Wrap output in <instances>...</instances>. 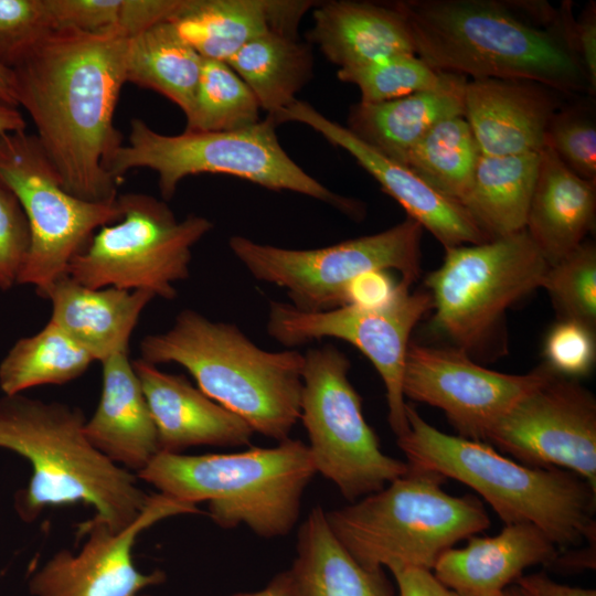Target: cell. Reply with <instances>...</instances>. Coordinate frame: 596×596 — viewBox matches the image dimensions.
I'll use <instances>...</instances> for the list:
<instances>
[{
	"instance_id": "obj_4",
	"label": "cell",
	"mask_w": 596,
	"mask_h": 596,
	"mask_svg": "<svg viewBox=\"0 0 596 596\" xmlns=\"http://www.w3.org/2000/svg\"><path fill=\"white\" fill-rule=\"evenodd\" d=\"M140 359L178 363L210 398L254 430L281 441L300 418L304 354L267 351L236 324L184 309L171 328L146 336Z\"/></svg>"
},
{
	"instance_id": "obj_26",
	"label": "cell",
	"mask_w": 596,
	"mask_h": 596,
	"mask_svg": "<svg viewBox=\"0 0 596 596\" xmlns=\"http://www.w3.org/2000/svg\"><path fill=\"white\" fill-rule=\"evenodd\" d=\"M595 213L596 183L574 173L544 146L524 230L550 266L585 241Z\"/></svg>"
},
{
	"instance_id": "obj_10",
	"label": "cell",
	"mask_w": 596,
	"mask_h": 596,
	"mask_svg": "<svg viewBox=\"0 0 596 596\" xmlns=\"http://www.w3.org/2000/svg\"><path fill=\"white\" fill-rule=\"evenodd\" d=\"M121 217L92 236L67 275L89 288L147 290L174 299V284L190 274L192 247L213 224L204 216L179 221L166 201L143 193L118 195Z\"/></svg>"
},
{
	"instance_id": "obj_29",
	"label": "cell",
	"mask_w": 596,
	"mask_h": 596,
	"mask_svg": "<svg viewBox=\"0 0 596 596\" xmlns=\"http://www.w3.org/2000/svg\"><path fill=\"white\" fill-rule=\"evenodd\" d=\"M539 164L540 152L480 155L461 205L490 240L525 228Z\"/></svg>"
},
{
	"instance_id": "obj_45",
	"label": "cell",
	"mask_w": 596,
	"mask_h": 596,
	"mask_svg": "<svg viewBox=\"0 0 596 596\" xmlns=\"http://www.w3.org/2000/svg\"><path fill=\"white\" fill-rule=\"evenodd\" d=\"M397 585L396 596H449V590L432 571L406 567L392 572Z\"/></svg>"
},
{
	"instance_id": "obj_13",
	"label": "cell",
	"mask_w": 596,
	"mask_h": 596,
	"mask_svg": "<svg viewBox=\"0 0 596 596\" xmlns=\"http://www.w3.org/2000/svg\"><path fill=\"white\" fill-rule=\"evenodd\" d=\"M0 182L17 196L30 227L18 284L34 286L40 297L67 275L94 232L123 214L117 199L91 202L67 192L36 136L25 130L0 136Z\"/></svg>"
},
{
	"instance_id": "obj_16",
	"label": "cell",
	"mask_w": 596,
	"mask_h": 596,
	"mask_svg": "<svg viewBox=\"0 0 596 596\" xmlns=\"http://www.w3.org/2000/svg\"><path fill=\"white\" fill-rule=\"evenodd\" d=\"M485 443L529 467L568 470L596 489V400L577 381L554 373L502 416Z\"/></svg>"
},
{
	"instance_id": "obj_15",
	"label": "cell",
	"mask_w": 596,
	"mask_h": 596,
	"mask_svg": "<svg viewBox=\"0 0 596 596\" xmlns=\"http://www.w3.org/2000/svg\"><path fill=\"white\" fill-rule=\"evenodd\" d=\"M554 373L545 363L525 374L502 373L461 349L409 342L403 393L441 409L458 436L485 443L492 426Z\"/></svg>"
},
{
	"instance_id": "obj_51",
	"label": "cell",
	"mask_w": 596,
	"mask_h": 596,
	"mask_svg": "<svg viewBox=\"0 0 596 596\" xmlns=\"http://www.w3.org/2000/svg\"><path fill=\"white\" fill-rule=\"evenodd\" d=\"M449 596H461V595L449 590ZM491 596H526V595L522 592V589L519 586L514 584V585L508 586L507 588Z\"/></svg>"
},
{
	"instance_id": "obj_6",
	"label": "cell",
	"mask_w": 596,
	"mask_h": 596,
	"mask_svg": "<svg viewBox=\"0 0 596 596\" xmlns=\"http://www.w3.org/2000/svg\"><path fill=\"white\" fill-rule=\"evenodd\" d=\"M317 471L308 445L286 438L273 447L184 455L160 451L138 479L181 503L206 502L220 528L245 525L257 536L287 535Z\"/></svg>"
},
{
	"instance_id": "obj_24",
	"label": "cell",
	"mask_w": 596,
	"mask_h": 596,
	"mask_svg": "<svg viewBox=\"0 0 596 596\" xmlns=\"http://www.w3.org/2000/svg\"><path fill=\"white\" fill-rule=\"evenodd\" d=\"M155 297L147 290L89 288L68 275L41 296L51 300L50 321L99 362L129 350L139 317Z\"/></svg>"
},
{
	"instance_id": "obj_14",
	"label": "cell",
	"mask_w": 596,
	"mask_h": 596,
	"mask_svg": "<svg viewBox=\"0 0 596 596\" xmlns=\"http://www.w3.org/2000/svg\"><path fill=\"white\" fill-rule=\"evenodd\" d=\"M400 280L394 298L380 308L343 306L318 312L270 301L267 333L286 348L323 338L341 339L359 349L380 374L387 403V419L397 437L408 432L403 373L409 338L415 326L433 308L429 292L411 291Z\"/></svg>"
},
{
	"instance_id": "obj_37",
	"label": "cell",
	"mask_w": 596,
	"mask_h": 596,
	"mask_svg": "<svg viewBox=\"0 0 596 596\" xmlns=\"http://www.w3.org/2000/svg\"><path fill=\"white\" fill-rule=\"evenodd\" d=\"M545 146L574 173L596 183L594 109L584 105L560 107L547 125Z\"/></svg>"
},
{
	"instance_id": "obj_17",
	"label": "cell",
	"mask_w": 596,
	"mask_h": 596,
	"mask_svg": "<svg viewBox=\"0 0 596 596\" xmlns=\"http://www.w3.org/2000/svg\"><path fill=\"white\" fill-rule=\"evenodd\" d=\"M199 512L161 493L129 526L114 532L97 514L81 524L86 540L77 553L62 549L53 554L29 581L33 596H150L143 589L166 581V573L139 571L132 560L138 535L155 523L182 513Z\"/></svg>"
},
{
	"instance_id": "obj_12",
	"label": "cell",
	"mask_w": 596,
	"mask_h": 596,
	"mask_svg": "<svg viewBox=\"0 0 596 596\" xmlns=\"http://www.w3.org/2000/svg\"><path fill=\"white\" fill-rule=\"evenodd\" d=\"M422 233L406 217L382 232L320 248H284L241 235L228 246L255 279L285 289L296 309L318 312L347 306L348 287L366 272L396 270L412 286L421 274Z\"/></svg>"
},
{
	"instance_id": "obj_31",
	"label": "cell",
	"mask_w": 596,
	"mask_h": 596,
	"mask_svg": "<svg viewBox=\"0 0 596 596\" xmlns=\"http://www.w3.org/2000/svg\"><path fill=\"white\" fill-rule=\"evenodd\" d=\"M202 62L173 25L163 21L128 39L125 78L126 83L163 95L187 116L193 105Z\"/></svg>"
},
{
	"instance_id": "obj_38",
	"label": "cell",
	"mask_w": 596,
	"mask_h": 596,
	"mask_svg": "<svg viewBox=\"0 0 596 596\" xmlns=\"http://www.w3.org/2000/svg\"><path fill=\"white\" fill-rule=\"evenodd\" d=\"M51 31L45 0H0V64L12 70Z\"/></svg>"
},
{
	"instance_id": "obj_2",
	"label": "cell",
	"mask_w": 596,
	"mask_h": 596,
	"mask_svg": "<svg viewBox=\"0 0 596 596\" xmlns=\"http://www.w3.org/2000/svg\"><path fill=\"white\" fill-rule=\"evenodd\" d=\"M414 52L467 79H525L560 93L589 92L575 41L572 2L402 0Z\"/></svg>"
},
{
	"instance_id": "obj_34",
	"label": "cell",
	"mask_w": 596,
	"mask_h": 596,
	"mask_svg": "<svg viewBox=\"0 0 596 596\" xmlns=\"http://www.w3.org/2000/svg\"><path fill=\"white\" fill-rule=\"evenodd\" d=\"M259 104L245 82L225 62L203 58L187 118V130L228 131L258 121Z\"/></svg>"
},
{
	"instance_id": "obj_41",
	"label": "cell",
	"mask_w": 596,
	"mask_h": 596,
	"mask_svg": "<svg viewBox=\"0 0 596 596\" xmlns=\"http://www.w3.org/2000/svg\"><path fill=\"white\" fill-rule=\"evenodd\" d=\"M121 2L123 0H45L52 30L117 35H120Z\"/></svg>"
},
{
	"instance_id": "obj_3",
	"label": "cell",
	"mask_w": 596,
	"mask_h": 596,
	"mask_svg": "<svg viewBox=\"0 0 596 596\" xmlns=\"http://www.w3.org/2000/svg\"><path fill=\"white\" fill-rule=\"evenodd\" d=\"M81 408L22 394L0 398V447L32 467L14 500L19 517L33 522L46 508L73 503L93 507L114 532H120L149 505L152 496L134 472L118 466L87 439Z\"/></svg>"
},
{
	"instance_id": "obj_1",
	"label": "cell",
	"mask_w": 596,
	"mask_h": 596,
	"mask_svg": "<svg viewBox=\"0 0 596 596\" xmlns=\"http://www.w3.org/2000/svg\"><path fill=\"white\" fill-rule=\"evenodd\" d=\"M128 39L53 30L12 68L18 104L67 192L91 202L117 199L106 163L123 145L114 113Z\"/></svg>"
},
{
	"instance_id": "obj_40",
	"label": "cell",
	"mask_w": 596,
	"mask_h": 596,
	"mask_svg": "<svg viewBox=\"0 0 596 596\" xmlns=\"http://www.w3.org/2000/svg\"><path fill=\"white\" fill-rule=\"evenodd\" d=\"M31 235L24 211L12 191L0 182V289L18 284L30 251Z\"/></svg>"
},
{
	"instance_id": "obj_47",
	"label": "cell",
	"mask_w": 596,
	"mask_h": 596,
	"mask_svg": "<svg viewBox=\"0 0 596 596\" xmlns=\"http://www.w3.org/2000/svg\"><path fill=\"white\" fill-rule=\"evenodd\" d=\"M228 596H292V586L288 570L277 573L268 584L253 592H240Z\"/></svg>"
},
{
	"instance_id": "obj_25",
	"label": "cell",
	"mask_w": 596,
	"mask_h": 596,
	"mask_svg": "<svg viewBox=\"0 0 596 596\" xmlns=\"http://www.w3.org/2000/svg\"><path fill=\"white\" fill-rule=\"evenodd\" d=\"M310 42L339 68L415 53L409 29L394 2L333 0L316 4Z\"/></svg>"
},
{
	"instance_id": "obj_9",
	"label": "cell",
	"mask_w": 596,
	"mask_h": 596,
	"mask_svg": "<svg viewBox=\"0 0 596 596\" xmlns=\"http://www.w3.org/2000/svg\"><path fill=\"white\" fill-rule=\"evenodd\" d=\"M550 265L525 230L445 249L425 285L432 329L468 354L481 347L513 304L536 288Z\"/></svg>"
},
{
	"instance_id": "obj_23",
	"label": "cell",
	"mask_w": 596,
	"mask_h": 596,
	"mask_svg": "<svg viewBox=\"0 0 596 596\" xmlns=\"http://www.w3.org/2000/svg\"><path fill=\"white\" fill-rule=\"evenodd\" d=\"M100 363V398L95 413L85 422V435L109 460L138 473L161 451L153 418L129 350Z\"/></svg>"
},
{
	"instance_id": "obj_49",
	"label": "cell",
	"mask_w": 596,
	"mask_h": 596,
	"mask_svg": "<svg viewBox=\"0 0 596 596\" xmlns=\"http://www.w3.org/2000/svg\"><path fill=\"white\" fill-rule=\"evenodd\" d=\"M555 567H560L563 571H577L595 567V555L592 554V550H583L576 553H573L568 556L558 555L557 558L553 562Z\"/></svg>"
},
{
	"instance_id": "obj_46",
	"label": "cell",
	"mask_w": 596,
	"mask_h": 596,
	"mask_svg": "<svg viewBox=\"0 0 596 596\" xmlns=\"http://www.w3.org/2000/svg\"><path fill=\"white\" fill-rule=\"evenodd\" d=\"M514 584L526 596H596L595 589L560 584L544 572L522 575Z\"/></svg>"
},
{
	"instance_id": "obj_22",
	"label": "cell",
	"mask_w": 596,
	"mask_h": 596,
	"mask_svg": "<svg viewBox=\"0 0 596 596\" xmlns=\"http://www.w3.org/2000/svg\"><path fill=\"white\" fill-rule=\"evenodd\" d=\"M313 1L182 0L168 20L202 58L227 62L251 40L269 31L297 35Z\"/></svg>"
},
{
	"instance_id": "obj_28",
	"label": "cell",
	"mask_w": 596,
	"mask_h": 596,
	"mask_svg": "<svg viewBox=\"0 0 596 596\" xmlns=\"http://www.w3.org/2000/svg\"><path fill=\"white\" fill-rule=\"evenodd\" d=\"M288 572L292 596H396L384 571L365 568L341 544L320 505L298 528Z\"/></svg>"
},
{
	"instance_id": "obj_35",
	"label": "cell",
	"mask_w": 596,
	"mask_h": 596,
	"mask_svg": "<svg viewBox=\"0 0 596 596\" xmlns=\"http://www.w3.org/2000/svg\"><path fill=\"white\" fill-rule=\"evenodd\" d=\"M337 76L360 89V102L381 103L434 88L445 73L435 71L415 53H403L338 70Z\"/></svg>"
},
{
	"instance_id": "obj_30",
	"label": "cell",
	"mask_w": 596,
	"mask_h": 596,
	"mask_svg": "<svg viewBox=\"0 0 596 596\" xmlns=\"http://www.w3.org/2000/svg\"><path fill=\"white\" fill-rule=\"evenodd\" d=\"M274 118L297 100L312 75L310 46L297 35L269 31L240 49L227 62Z\"/></svg>"
},
{
	"instance_id": "obj_44",
	"label": "cell",
	"mask_w": 596,
	"mask_h": 596,
	"mask_svg": "<svg viewBox=\"0 0 596 596\" xmlns=\"http://www.w3.org/2000/svg\"><path fill=\"white\" fill-rule=\"evenodd\" d=\"M576 51L585 72L590 94L596 92V4L587 3L574 22Z\"/></svg>"
},
{
	"instance_id": "obj_20",
	"label": "cell",
	"mask_w": 596,
	"mask_h": 596,
	"mask_svg": "<svg viewBox=\"0 0 596 596\" xmlns=\"http://www.w3.org/2000/svg\"><path fill=\"white\" fill-rule=\"evenodd\" d=\"M153 418L161 451L181 454L192 446L238 447L249 444L252 427L183 375L131 361Z\"/></svg>"
},
{
	"instance_id": "obj_7",
	"label": "cell",
	"mask_w": 596,
	"mask_h": 596,
	"mask_svg": "<svg viewBox=\"0 0 596 596\" xmlns=\"http://www.w3.org/2000/svg\"><path fill=\"white\" fill-rule=\"evenodd\" d=\"M444 479L409 466L383 489L326 511L327 521L348 552L370 571H433L444 552L490 526L480 500L449 494L440 486Z\"/></svg>"
},
{
	"instance_id": "obj_18",
	"label": "cell",
	"mask_w": 596,
	"mask_h": 596,
	"mask_svg": "<svg viewBox=\"0 0 596 596\" xmlns=\"http://www.w3.org/2000/svg\"><path fill=\"white\" fill-rule=\"evenodd\" d=\"M273 119L277 124H305L345 150L405 210L407 217L433 234L445 249L490 240L462 205L440 194L408 167L375 150L308 103L297 99Z\"/></svg>"
},
{
	"instance_id": "obj_21",
	"label": "cell",
	"mask_w": 596,
	"mask_h": 596,
	"mask_svg": "<svg viewBox=\"0 0 596 596\" xmlns=\"http://www.w3.org/2000/svg\"><path fill=\"white\" fill-rule=\"evenodd\" d=\"M558 546L531 523L504 524L493 536L468 538L464 547L444 552L432 573L448 590L461 596H491L534 565H552Z\"/></svg>"
},
{
	"instance_id": "obj_32",
	"label": "cell",
	"mask_w": 596,
	"mask_h": 596,
	"mask_svg": "<svg viewBox=\"0 0 596 596\" xmlns=\"http://www.w3.org/2000/svg\"><path fill=\"white\" fill-rule=\"evenodd\" d=\"M93 356L49 321L38 333L19 339L0 363L4 395L28 389L64 384L81 376Z\"/></svg>"
},
{
	"instance_id": "obj_50",
	"label": "cell",
	"mask_w": 596,
	"mask_h": 596,
	"mask_svg": "<svg viewBox=\"0 0 596 596\" xmlns=\"http://www.w3.org/2000/svg\"><path fill=\"white\" fill-rule=\"evenodd\" d=\"M0 100L19 107L15 76L12 70L0 64Z\"/></svg>"
},
{
	"instance_id": "obj_43",
	"label": "cell",
	"mask_w": 596,
	"mask_h": 596,
	"mask_svg": "<svg viewBox=\"0 0 596 596\" xmlns=\"http://www.w3.org/2000/svg\"><path fill=\"white\" fill-rule=\"evenodd\" d=\"M398 283L390 272L372 270L360 275L347 290V306L359 308H380L389 304L395 296Z\"/></svg>"
},
{
	"instance_id": "obj_27",
	"label": "cell",
	"mask_w": 596,
	"mask_h": 596,
	"mask_svg": "<svg viewBox=\"0 0 596 596\" xmlns=\"http://www.w3.org/2000/svg\"><path fill=\"white\" fill-rule=\"evenodd\" d=\"M467 78L445 73L430 89L381 102L351 106L347 128L386 157H402L441 120L464 116Z\"/></svg>"
},
{
	"instance_id": "obj_39",
	"label": "cell",
	"mask_w": 596,
	"mask_h": 596,
	"mask_svg": "<svg viewBox=\"0 0 596 596\" xmlns=\"http://www.w3.org/2000/svg\"><path fill=\"white\" fill-rule=\"evenodd\" d=\"M545 364L564 377L588 374L596 359L595 329L576 320L561 319L547 332Z\"/></svg>"
},
{
	"instance_id": "obj_48",
	"label": "cell",
	"mask_w": 596,
	"mask_h": 596,
	"mask_svg": "<svg viewBox=\"0 0 596 596\" xmlns=\"http://www.w3.org/2000/svg\"><path fill=\"white\" fill-rule=\"evenodd\" d=\"M26 123L18 107L0 100V136L25 130Z\"/></svg>"
},
{
	"instance_id": "obj_42",
	"label": "cell",
	"mask_w": 596,
	"mask_h": 596,
	"mask_svg": "<svg viewBox=\"0 0 596 596\" xmlns=\"http://www.w3.org/2000/svg\"><path fill=\"white\" fill-rule=\"evenodd\" d=\"M182 0H123L119 15V34L135 36L145 30L168 21Z\"/></svg>"
},
{
	"instance_id": "obj_8",
	"label": "cell",
	"mask_w": 596,
	"mask_h": 596,
	"mask_svg": "<svg viewBox=\"0 0 596 596\" xmlns=\"http://www.w3.org/2000/svg\"><path fill=\"white\" fill-rule=\"evenodd\" d=\"M272 117L237 130H184L163 135L143 120L130 123L128 143L121 145L106 163L119 183L136 168L158 173L163 201L170 200L180 181L202 173L228 174L274 191H292L331 204L352 217H362L360 201L341 196L301 169L283 149Z\"/></svg>"
},
{
	"instance_id": "obj_11",
	"label": "cell",
	"mask_w": 596,
	"mask_h": 596,
	"mask_svg": "<svg viewBox=\"0 0 596 596\" xmlns=\"http://www.w3.org/2000/svg\"><path fill=\"white\" fill-rule=\"evenodd\" d=\"M300 418L317 473L350 503L383 489L409 466L383 453L351 384L350 361L332 344L304 354Z\"/></svg>"
},
{
	"instance_id": "obj_36",
	"label": "cell",
	"mask_w": 596,
	"mask_h": 596,
	"mask_svg": "<svg viewBox=\"0 0 596 596\" xmlns=\"http://www.w3.org/2000/svg\"><path fill=\"white\" fill-rule=\"evenodd\" d=\"M561 319L596 327V246L584 241L558 263L549 267L541 284Z\"/></svg>"
},
{
	"instance_id": "obj_19",
	"label": "cell",
	"mask_w": 596,
	"mask_h": 596,
	"mask_svg": "<svg viewBox=\"0 0 596 596\" xmlns=\"http://www.w3.org/2000/svg\"><path fill=\"white\" fill-rule=\"evenodd\" d=\"M557 92L525 79H467L465 114L480 153L541 152L547 125L561 107Z\"/></svg>"
},
{
	"instance_id": "obj_33",
	"label": "cell",
	"mask_w": 596,
	"mask_h": 596,
	"mask_svg": "<svg viewBox=\"0 0 596 596\" xmlns=\"http://www.w3.org/2000/svg\"><path fill=\"white\" fill-rule=\"evenodd\" d=\"M480 155L466 118L454 116L435 125L398 162L461 205Z\"/></svg>"
},
{
	"instance_id": "obj_5",
	"label": "cell",
	"mask_w": 596,
	"mask_h": 596,
	"mask_svg": "<svg viewBox=\"0 0 596 596\" xmlns=\"http://www.w3.org/2000/svg\"><path fill=\"white\" fill-rule=\"evenodd\" d=\"M408 432L397 446L415 468L451 478L473 489L504 524L531 523L558 546L595 541L596 489L560 468L522 465L491 445L448 435L407 404Z\"/></svg>"
}]
</instances>
